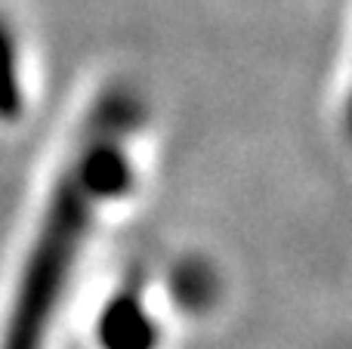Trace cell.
<instances>
[{"instance_id":"cell-2","label":"cell","mask_w":352,"mask_h":349,"mask_svg":"<svg viewBox=\"0 0 352 349\" xmlns=\"http://www.w3.org/2000/svg\"><path fill=\"white\" fill-rule=\"evenodd\" d=\"M152 328L146 315L136 313L133 303H121L102 319V344L109 349H148Z\"/></svg>"},{"instance_id":"cell-3","label":"cell","mask_w":352,"mask_h":349,"mask_svg":"<svg viewBox=\"0 0 352 349\" xmlns=\"http://www.w3.org/2000/svg\"><path fill=\"white\" fill-rule=\"evenodd\" d=\"M22 109V93L16 78V49H12L10 28L0 22V117L12 121Z\"/></svg>"},{"instance_id":"cell-1","label":"cell","mask_w":352,"mask_h":349,"mask_svg":"<svg viewBox=\"0 0 352 349\" xmlns=\"http://www.w3.org/2000/svg\"><path fill=\"white\" fill-rule=\"evenodd\" d=\"M127 124H133V105L124 93L102 96L87 117L78 152L72 155L59 185L53 189L34 247L19 278L0 349H43L53 309L68 284L93 214L105 198L127 183Z\"/></svg>"}]
</instances>
